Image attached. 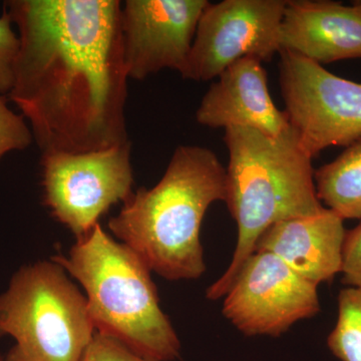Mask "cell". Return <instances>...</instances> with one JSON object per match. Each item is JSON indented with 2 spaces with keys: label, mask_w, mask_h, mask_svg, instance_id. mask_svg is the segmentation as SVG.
Instances as JSON below:
<instances>
[{
  "label": "cell",
  "mask_w": 361,
  "mask_h": 361,
  "mask_svg": "<svg viewBox=\"0 0 361 361\" xmlns=\"http://www.w3.org/2000/svg\"><path fill=\"white\" fill-rule=\"evenodd\" d=\"M118 0H9L20 49L8 96L42 155L130 142Z\"/></svg>",
  "instance_id": "6da1fadb"
},
{
  "label": "cell",
  "mask_w": 361,
  "mask_h": 361,
  "mask_svg": "<svg viewBox=\"0 0 361 361\" xmlns=\"http://www.w3.org/2000/svg\"><path fill=\"white\" fill-rule=\"evenodd\" d=\"M226 179L210 149L178 147L160 182L133 193L109 228L165 279H198L206 271L202 222L213 203L225 202Z\"/></svg>",
  "instance_id": "7a4b0ae2"
},
{
  "label": "cell",
  "mask_w": 361,
  "mask_h": 361,
  "mask_svg": "<svg viewBox=\"0 0 361 361\" xmlns=\"http://www.w3.org/2000/svg\"><path fill=\"white\" fill-rule=\"evenodd\" d=\"M229 152L226 204L238 227L227 270L207 289L210 300L224 297L263 233L281 221L325 208L316 192L312 156L289 126L276 137L243 127L225 129Z\"/></svg>",
  "instance_id": "3957f363"
},
{
  "label": "cell",
  "mask_w": 361,
  "mask_h": 361,
  "mask_svg": "<svg viewBox=\"0 0 361 361\" xmlns=\"http://www.w3.org/2000/svg\"><path fill=\"white\" fill-rule=\"evenodd\" d=\"M52 261L82 284L97 332L149 360L179 357L180 339L161 310L151 270L129 246L97 224L78 240L68 257Z\"/></svg>",
  "instance_id": "277c9868"
},
{
  "label": "cell",
  "mask_w": 361,
  "mask_h": 361,
  "mask_svg": "<svg viewBox=\"0 0 361 361\" xmlns=\"http://www.w3.org/2000/svg\"><path fill=\"white\" fill-rule=\"evenodd\" d=\"M94 330L87 298L54 261L21 268L0 295V337L16 341L6 361H82Z\"/></svg>",
  "instance_id": "5b68a950"
},
{
  "label": "cell",
  "mask_w": 361,
  "mask_h": 361,
  "mask_svg": "<svg viewBox=\"0 0 361 361\" xmlns=\"http://www.w3.org/2000/svg\"><path fill=\"white\" fill-rule=\"evenodd\" d=\"M42 164L45 205L78 240L111 206L132 196L130 142L85 153L45 154Z\"/></svg>",
  "instance_id": "8992f818"
},
{
  "label": "cell",
  "mask_w": 361,
  "mask_h": 361,
  "mask_svg": "<svg viewBox=\"0 0 361 361\" xmlns=\"http://www.w3.org/2000/svg\"><path fill=\"white\" fill-rule=\"evenodd\" d=\"M279 54L284 111L312 158L329 147L360 141L361 84L290 51Z\"/></svg>",
  "instance_id": "52a82bcc"
},
{
  "label": "cell",
  "mask_w": 361,
  "mask_h": 361,
  "mask_svg": "<svg viewBox=\"0 0 361 361\" xmlns=\"http://www.w3.org/2000/svg\"><path fill=\"white\" fill-rule=\"evenodd\" d=\"M317 285L269 252H254L224 296L223 315L246 336L277 337L320 311Z\"/></svg>",
  "instance_id": "ba28073f"
},
{
  "label": "cell",
  "mask_w": 361,
  "mask_h": 361,
  "mask_svg": "<svg viewBox=\"0 0 361 361\" xmlns=\"http://www.w3.org/2000/svg\"><path fill=\"white\" fill-rule=\"evenodd\" d=\"M285 0H223L209 2L198 26L185 80L217 78L244 58L270 61L279 54Z\"/></svg>",
  "instance_id": "9c48e42d"
},
{
  "label": "cell",
  "mask_w": 361,
  "mask_h": 361,
  "mask_svg": "<svg viewBox=\"0 0 361 361\" xmlns=\"http://www.w3.org/2000/svg\"><path fill=\"white\" fill-rule=\"evenodd\" d=\"M207 0H128L122 6L123 56L129 78L165 68L186 73Z\"/></svg>",
  "instance_id": "30bf717a"
},
{
  "label": "cell",
  "mask_w": 361,
  "mask_h": 361,
  "mask_svg": "<svg viewBox=\"0 0 361 361\" xmlns=\"http://www.w3.org/2000/svg\"><path fill=\"white\" fill-rule=\"evenodd\" d=\"M196 111L197 122L214 129L249 128L276 137L290 126L270 96L267 73L255 58L233 63L217 78Z\"/></svg>",
  "instance_id": "8fae6325"
},
{
  "label": "cell",
  "mask_w": 361,
  "mask_h": 361,
  "mask_svg": "<svg viewBox=\"0 0 361 361\" xmlns=\"http://www.w3.org/2000/svg\"><path fill=\"white\" fill-rule=\"evenodd\" d=\"M279 47L320 66L361 59V1H287Z\"/></svg>",
  "instance_id": "7c38bea8"
},
{
  "label": "cell",
  "mask_w": 361,
  "mask_h": 361,
  "mask_svg": "<svg viewBox=\"0 0 361 361\" xmlns=\"http://www.w3.org/2000/svg\"><path fill=\"white\" fill-rule=\"evenodd\" d=\"M343 221L326 207L314 215L281 221L263 233L255 252L274 254L318 286L341 273Z\"/></svg>",
  "instance_id": "4fadbf2b"
},
{
  "label": "cell",
  "mask_w": 361,
  "mask_h": 361,
  "mask_svg": "<svg viewBox=\"0 0 361 361\" xmlns=\"http://www.w3.org/2000/svg\"><path fill=\"white\" fill-rule=\"evenodd\" d=\"M314 180L323 205L343 220H361V140L315 171Z\"/></svg>",
  "instance_id": "5bb4252c"
},
{
  "label": "cell",
  "mask_w": 361,
  "mask_h": 361,
  "mask_svg": "<svg viewBox=\"0 0 361 361\" xmlns=\"http://www.w3.org/2000/svg\"><path fill=\"white\" fill-rule=\"evenodd\" d=\"M327 345L341 361H361L360 287H345L339 292L338 316Z\"/></svg>",
  "instance_id": "9a60e30c"
},
{
  "label": "cell",
  "mask_w": 361,
  "mask_h": 361,
  "mask_svg": "<svg viewBox=\"0 0 361 361\" xmlns=\"http://www.w3.org/2000/svg\"><path fill=\"white\" fill-rule=\"evenodd\" d=\"M32 141V130L25 118L13 113L0 96V159L9 152L27 149Z\"/></svg>",
  "instance_id": "2e32d148"
},
{
  "label": "cell",
  "mask_w": 361,
  "mask_h": 361,
  "mask_svg": "<svg viewBox=\"0 0 361 361\" xmlns=\"http://www.w3.org/2000/svg\"><path fill=\"white\" fill-rule=\"evenodd\" d=\"M6 11L0 16V94H8L13 87V68L20 49V39L13 30Z\"/></svg>",
  "instance_id": "e0dca14e"
},
{
  "label": "cell",
  "mask_w": 361,
  "mask_h": 361,
  "mask_svg": "<svg viewBox=\"0 0 361 361\" xmlns=\"http://www.w3.org/2000/svg\"><path fill=\"white\" fill-rule=\"evenodd\" d=\"M82 361H158L137 355L110 336L96 332Z\"/></svg>",
  "instance_id": "ac0fdd59"
},
{
  "label": "cell",
  "mask_w": 361,
  "mask_h": 361,
  "mask_svg": "<svg viewBox=\"0 0 361 361\" xmlns=\"http://www.w3.org/2000/svg\"><path fill=\"white\" fill-rule=\"evenodd\" d=\"M341 273L343 284L361 288V220L353 229L346 231Z\"/></svg>",
  "instance_id": "d6986e66"
},
{
  "label": "cell",
  "mask_w": 361,
  "mask_h": 361,
  "mask_svg": "<svg viewBox=\"0 0 361 361\" xmlns=\"http://www.w3.org/2000/svg\"><path fill=\"white\" fill-rule=\"evenodd\" d=\"M0 361H4V360H2V358H1V357H0Z\"/></svg>",
  "instance_id": "ffe728a7"
}]
</instances>
